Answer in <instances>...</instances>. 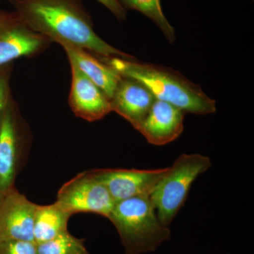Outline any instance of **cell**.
Masks as SVG:
<instances>
[{
  "label": "cell",
  "mask_w": 254,
  "mask_h": 254,
  "mask_svg": "<svg viewBox=\"0 0 254 254\" xmlns=\"http://www.w3.org/2000/svg\"><path fill=\"white\" fill-rule=\"evenodd\" d=\"M8 1L32 30L51 42L79 47L100 58L133 59L97 35L81 0Z\"/></svg>",
  "instance_id": "1"
},
{
  "label": "cell",
  "mask_w": 254,
  "mask_h": 254,
  "mask_svg": "<svg viewBox=\"0 0 254 254\" xmlns=\"http://www.w3.org/2000/svg\"><path fill=\"white\" fill-rule=\"evenodd\" d=\"M98 58L123 77L139 82L155 99L167 102L184 113L202 115L216 111L215 100L199 86L173 70L123 58Z\"/></svg>",
  "instance_id": "2"
},
{
  "label": "cell",
  "mask_w": 254,
  "mask_h": 254,
  "mask_svg": "<svg viewBox=\"0 0 254 254\" xmlns=\"http://www.w3.org/2000/svg\"><path fill=\"white\" fill-rule=\"evenodd\" d=\"M108 218L118 230L127 254L153 252L171 235L159 220L150 196L115 202Z\"/></svg>",
  "instance_id": "3"
},
{
  "label": "cell",
  "mask_w": 254,
  "mask_h": 254,
  "mask_svg": "<svg viewBox=\"0 0 254 254\" xmlns=\"http://www.w3.org/2000/svg\"><path fill=\"white\" fill-rule=\"evenodd\" d=\"M208 157L200 154H182L150 195L159 220L168 227L185 204L190 187L197 177L211 166Z\"/></svg>",
  "instance_id": "4"
},
{
  "label": "cell",
  "mask_w": 254,
  "mask_h": 254,
  "mask_svg": "<svg viewBox=\"0 0 254 254\" xmlns=\"http://www.w3.org/2000/svg\"><path fill=\"white\" fill-rule=\"evenodd\" d=\"M30 143L29 127L11 94L0 117V198L15 187Z\"/></svg>",
  "instance_id": "5"
},
{
  "label": "cell",
  "mask_w": 254,
  "mask_h": 254,
  "mask_svg": "<svg viewBox=\"0 0 254 254\" xmlns=\"http://www.w3.org/2000/svg\"><path fill=\"white\" fill-rule=\"evenodd\" d=\"M57 203L68 213H93L108 218L115 202L104 185L91 170L83 172L65 183L58 193Z\"/></svg>",
  "instance_id": "6"
},
{
  "label": "cell",
  "mask_w": 254,
  "mask_h": 254,
  "mask_svg": "<svg viewBox=\"0 0 254 254\" xmlns=\"http://www.w3.org/2000/svg\"><path fill=\"white\" fill-rule=\"evenodd\" d=\"M51 43L32 30L16 11L0 10V66L18 58L36 56Z\"/></svg>",
  "instance_id": "7"
},
{
  "label": "cell",
  "mask_w": 254,
  "mask_h": 254,
  "mask_svg": "<svg viewBox=\"0 0 254 254\" xmlns=\"http://www.w3.org/2000/svg\"><path fill=\"white\" fill-rule=\"evenodd\" d=\"M168 168L156 170L95 169L93 176L101 182L115 202L136 196H150L168 172Z\"/></svg>",
  "instance_id": "8"
},
{
  "label": "cell",
  "mask_w": 254,
  "mask_h": 254,
  "mask_svg": "<svg viewBox=\"0 0 254 254\" xmlns=\"http://www.w3.org/2000/svg\"><path fill=\"white\" fill-rule=\"evenodd\" d=\"M37 205L16 187L0 198V242H34L33 227Z\"/></svg>",
  "instance_id": "9"
},
{
  "label": "cell",
  "mask_w": 254,
  "mask_h": 254,
  "mask_svg": "<svg viewBox=\"0 0 254 254\" xmlns=\"http://www.w3.org/2000/svg\"><path fill=\"white\" fill-rule=\"evenodd\" d=\"M68 62L71 71L68 104L73 114L88 122L104 118L112 112L110 98L74 63Z\"/></svg>",
  "instance_id": "10"
},
{
  "label": "cell",
  "mask_w": 254,
  "mask_h": 254,
  "mask_svg": "<svg viewBox=\"0 0 254 254\" xmlns=\"http://www.w3.org/2000/svg\"><path fill=\"white\" fill-rule=\"evenodd\" d=\"M184 113L180 108L167 102L155 99L136 130L151 144H168L183 132Z\"/></svg>",
  "instance_id": "11"
},
{
  "label": "cell",
  "mask_w": 254,
  "mask_h": 254,
  "mask_svg": "<svg viewBox=\"0 0 254 254\" xmlns=\"http://www.w3.org/2000/svg\"><path fill=\"white\" fill-rule=\"evenodd\" d=\"M155 100L153 94L139 82L122 76L110 99L112 112L123 117L136 129Z\"/></svg>",
  "instance_id": "12"
},
{
  "label": "cell",
  "mask_w": 254,
  "mask_h": 254,
  "mask_svg": "<svg viewBox=\"0 0 254 254\" xmlns=\"http://www.w3.org/2000/svg\"><path fill=\"white\" fill-rule=\"evenodd\" d=\"M67 55L68 61L72 62L85 75L111 99L122 76L90 52L69 44L61 45Z\"/></svg>",
  "instance_id": "13"
},
{
  "label": "cell",
  "mask_w": 254,
  "mask_h": 254,
  "mask_svg": "<svg viewBox=\"0 0 254 254\" xmlns=\"http://www.w3.org/2000/svg\"><path fill=\"white\" fill-rule=\"evenodd\" d=\"M71 215L57 202L50 205H37L33 227L35 243L46 242L68 231V222Z\"/></svg>",
  "instance_id": "14"
},
{
  "label": "cell",
  "mask_w": 254,
  "mask_h": 254,
  "mask_svg": "<svg viewBox=\"0 0 254 254\" xmlns=\"http://www.w3.org/2000/svg\"><path fill=\"white\" fill-rule=\"evenodd\" d=\"M125 9H133L148 16L161 29L169 41L175 39V32L164 14L160 0H119Z\"/></svg>",
  "instance_id": "15"
},
{
  "label": "cell",
  "mask_w": 254,
  "mask_h": 254,
  "mask_svg": "<svg viewBox=\"0 0 254 254\" xmlns=\"http://www.w3.org/2000/svg\"><path fill=\"white\" fill-rule=\"evenodd\" d=\"M38 254H89L84 240L66 231L52 240L36 244Z\"/></svg>",
  "instance_id": "16"
},
{
  "label": "cell",
  "mask_w": 254,
  "mask_h": 254,
  "mask_svg": "<svg viewBox=\"0 0 254 254\" xmlns=\"http://www.w3.org/2000/svg\"><path fill=\"white\" fill-rule=\"evenodd\" d=\"M0 254H38L36 244L28 241L0 242Z\"/></svg>",
  "instance_id": "17"
},
{
  "label": "cell",
  "mask_w": 254,
  "mask_h": 254,
  "mask_svg": "<svg viewBox=\"0 0 254 254\" xmlns=\"http://www.w3.org/2000/svg\"><path fill=\"white\" fill-rule=\"evenodd\" d=\"M13 70V63L0 66V117L5 105L11 96L10 78Z\"/></svg>",
  "instance_id": "18"
},
{
  "label": "cell",
  "mask_w": 254,
  "mask_h": 254,
  "mask_svg": "<svg viewBox=\"0 0 254 254\" xmlns=\"http://www.w3.org/2000/svg\"><path fill=\"white\" fill-rule=\"evenodd\" d=\"M107 9L110 10L119 21H125L127 18V11L120 4L119 0H98Z\"/></svg>",
  "instance_id": "19"
}]
</instances>
